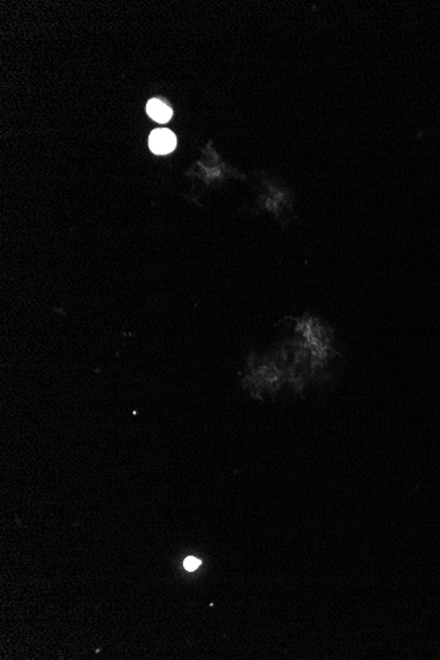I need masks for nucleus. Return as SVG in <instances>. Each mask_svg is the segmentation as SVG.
Segmentation results:
<instances>
[{"mask_svg": "<svg viewBox=\"0 0 440 660\" xmlns=\"http://www.w3.org/2000/svg\"><path fill=\"white\" fill-rule=\"evenodd\" d=\"M177 145V138L169 130H157L149 136V148L156 154H168Z\"/></svg>", "mask_w": 440, "mask_h": 660, "instance_id": "nucleus-1", "label": "nucleus"}, {"mask_svg": "<svg viewBox=\"0 0 440 660\" xmlns=\"http://www.w3.org/2000/svg\"><path fill=\"white\" fill-rule=\"evenodd\" d=\"M199 565H201V560H199V559L193 558V557L185 559V561H184L185 570L190 571V572H191V571H195Z\"/></svg>", "mask_w": 440, "mask_h": 660, "instance_id": "nucleus-3", "label": "nucleus"}, {"mask_svg": "<svg viewBox=\"0 0 440 660\" xmlns=\"http://www.w3.org/2000/svg\"><path fill=\"white\" fill-rule=\"evenodd\" d=\"M147 112L148 115L158 121V123H167L169 121L171 115H173V111L170 108L168 104H165L158 99H151L148 104H147Z\"/></svg>", "mask_w": 440, "mask_h": 660, "instance_id": "nucleus-2", "label": "nucleus"}]
</instances>
